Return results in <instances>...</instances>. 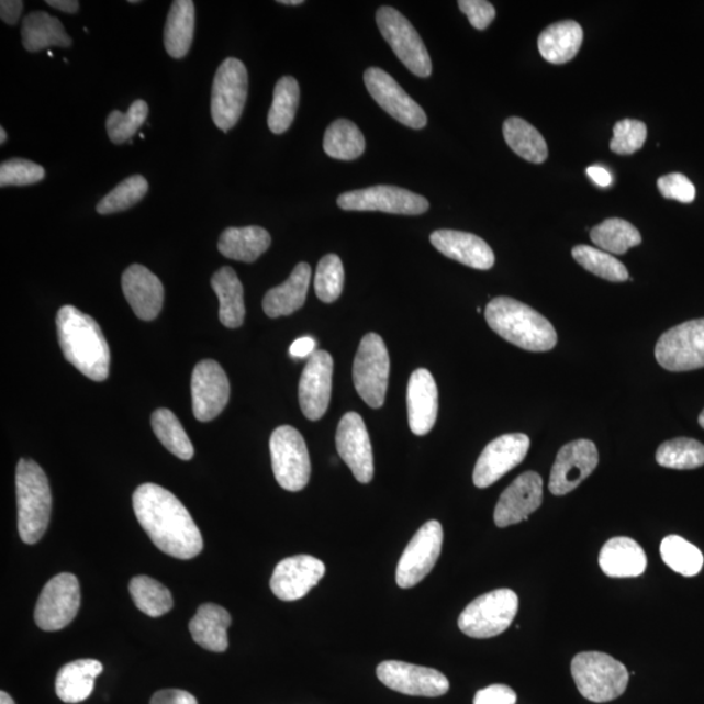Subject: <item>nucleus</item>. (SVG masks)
Segmentation results:
<instances>
[{
  "label": "nucleus",
  "instance_id": "2eb2a0df",
  "mask_svg": "<svg viewBox=\"0 0 704 704\" xmlns=\"http://www.w3.org/2000/svg\"><path fill=\"white\" fill-rule=\"evenodd\" d=\"M365 83L372 99L395 121L414 130H422L427 125V115L421 104L411 99L400 83L383 69L368 68L365 72Z\"/></svg>",
  "mask_w": 704,
  "mask_h": 704
},
{
  "label": "nucleus",
  "instance_id": "79ce46f5",
  "mask_svg": "<svg viewBox=\"0 0 704 704\" xmlns=\"http://www.w3.org/2000/svg\"><path fill=\"white\" fill-rule=\"evenodd\" d=\"M657 461L666 469H699L704 465V445L694 438H673L659 446Z\"/></svg>",
  "mask_w": 704,
  "mask_h": 704
},
{
  "label": "nucleus",
  "instance_id": "4be33fe9",
  "mask_svg": "<svg viewBox=\"0 0 704 704\" xmlns=\"http://www.w3.org/2000/svg\"><path fill=\"white\" fill-rule=\"evenodd\" d=\"M333 358L329 353H313L299 382V403L306 420L316 422L325 415L332 399Z\"/></svg>",
  "mask_w": 704,
  "mask_h": 704
},
{
  "label": "nucleus",
  "instance_id": "49530a36",
  "mask_svg": "<svg viewBox=\"0 0 704 704\" xmlns=\"http://www.w3.org/2000/svg\"><path fill=\"white\" fill-rule=\"evenodd\" d=\"M148 114V103L143 100H137L132 103L125 114L114 110L113 113H110L107 121L110 141L118 145L128 142L130 138L136 135L137 131L142 128Z\"/></svg>",
  "mask_w": 704,
  "mask_h": 704
},
{
  "label": "nucleus",
  "instance_id": "f704fd0d",
  "mask_svg": "<svg viewBox=\"0 0 704 704\" xmlns=\"http://www.w3.org/2000/svg\"><path fill=\"white\" fill-rule=\"evenodd\" d=\"M21 34H23L24 47L31 53H37L51 46L72 45V40L60 21L42 11L32 12L25 16Z\"/></svg>",
  "mask_w": 704,
  "mask_h": 704
},
{
  "label": "nucleus",
  "instance_id": "a211bd4d",
  "mask_svg": "<svg viewBox=\"0 0 704 704\" xmlns=\"http://www.w3.org/2000/svg\"><path fill=\"white\" fill-rule=\"evenodd\" d=\"M529 449V438L524 434H509L494 438L488 444L480 455L476 470H473V484L478 488H488L524 462Z\"/></svg>",
  "mask_w": 704,
  "mask_h": 704
},
{
  "label": "nucleus",
  "instance_id": "9b49d317",
  "mask_svg": "<svg viewBox=\"0 0 704 704\" xmlns=\"http://www.w3.org/2000/svg\"><path fill=\"white\" fill-rule=\"evenodd\" d=\"M655 358L671 372L704 368V319L692 320L661 334Z\"/></svg>",
  "mask_w": 704,
  "mask_h": 704
},
{
  "label": "nucleus",
  "instance_id": "412c9836",
  "mask_svg": "<svg viewBox=\"0 0 704 704\" xmlns=\"http://www.w3.org/2000/svg\"><path fill=\"white\" fill-rule=\"evenodd\" d=\"M325 565L310 555L288 557L277 565L270 580V589L282 602H295L310 594L323 580Z\"/></svg>",
  "mask_w": 704,
  "mask_h": 704
},
{
  "label": "nucleus",
  "instance_id": "f03ea898",
  "mask_svg": "<svg viewBox=\"0 0 704 704\" xmlns=\"http://www.w3.org/2000/svg\"><path fill=\"white\" fill-rule=\"evenodd\" d=\"M57 327L65 358L88 379L107 380L110 348L96 320L74 305H65L58 312Z\"/></svg>",
  "mask_w": 704,
  "mask_h": 704
},
{
  "label": "nucleus",
  "instance_id": "9d476101",
  "mask_svg": "<svg viewBox=\"0 0 704 704\" xmlns=\"http://www.w3.org/2000/svg\"><path fill=\"white\" fill-rule=\"evenodd\" d=\"M248 96V72L236 58L222 62L214 76L212 118L220 130L227 132L239 122Z\"/></svg>",
  "mask_w": 704,
  "mask_h": 704
},
{
  "label": "nucleus",
  "instance_id": "58836bf2",
  "mask_svg": "<svg viewBox=\"0 0 704 704\" xmlns=\"http://www.w3.org/2000/svg\"><path fill=\"white\" fill-rule=\"evenodd\" d=\"M301 99V88L292 76H284L276 83L273 103H271L268 125L276 135L284 134L295 120Z\"/></svg>",
  "mask_w": 704,
  "mask_h": 704
},
{
  "label": "nucleus",
  "instance_id": "69168bd1",
  "mask_svg": "<svg viewBox=\"0 0 704 704\" xmlns=\"http://www.w3.org/2000/svg\"><path fill=\"white\" fill-rule=\"evenodd\" d=\"M130 3L131 4H137V3H141V2H138V0H130Z\"/></svg>",
  "mask_w": 704,
  "mask_h": 704
},
{
  "label": "nucleus",
  "instance_id": "2f4dec72",
  "mask_svg": "<svg viewBox=\"0 0 704 704\" xmlns=\"http://www.w3.org/2000/svg\"><path fill=\"white\" fill-rule=\"evenodd\" d=\"M270 244V234L262 227H228L221 234L219 249L227 259L255 262L267 253Z\"/></svg>",
  "mask_w": 704,
  "mask_h": 704
},
{
  "label": "nucleus",
  "instance_id": "ea45409f",
  "mask_svg": "<svg viewBox=\"0 0 704 704\" xmlns=\"http://www.w3.org/2000/svg\"><path fill=\"white\" fill-rule=\"evenodd\" d=\"M130 592L138 610L149 617H161L172 610L169 589L150 577L137 576L130 582Z\"/></svg>",
  "mask_w": 704,
  "mask_h": 704
},
{
  "label": "nucleus",
  "instance_id": "5fc2aeb1",
  "mask_svg": "<svg viewBox=\"0 0 704 704\" xmlns=\"http://www.w3.org/2000/svg\"><path fill=\"white\" fill-rule=\"evenodd\" d=\"M150 704H199L198 700L186 690L166 689L159 690L152 696Z\"/></svg>",
  "mask_w": 704,
  "mask_h": 704
},
{
  "label": "nucleus",
  "instance_id": "6e6d98bb",
  "mask_svg": "<svg viewBox=\"0 0 704 704\" xmlns=\"http://www.w3.org/2000/svg\"><path fill=\"white\" fill-rule=\"evenodd\" d=\"M23 9L24 3L21 0H2L0 2V18L9 25H16Z\"/></svg>",
  "mask_w": 704,
  "mask_h": 704
},
{
  "label": "nucleus",
  "instance_id": "37998d69",
  "mask_svg": "<svg viewBox=\"0 0 704 704\" xmlns=\"http://www.w3.org/2000/svg\"><path fill=\"white\" fill-rule=\"evenodd\" d=\"M660 555L669 568L684 577H694L703 568L701 550L679 535H669L661 541Z\"/></svg>",
  "mask_w": 704,
  "mask_h": 704
},
{
  "label": "nucleus",
  "instance_id": "c03bdc74",
  "mask_svg": "<svg viewBox=\"0 0 704 704\" xmlns=\"http://www.w3.org/2000/svg\"><path fill=\"white\" fill-rule=\"evenodd\" d=\"M574 260L590 273L611 282H624L629 280V273L622 261L604 250L590 247L577 246L571 250Z\"/></svg>",
  "mask_w": 704,
  "mask_h": 704
},
{
  "label": "nucleus",
  "instance_id": "0e129e2a",
  "mask_svg": "<svg viewBox=\"0 0 704 704\" xmlns=\"http://www.w3.org/2000/svg\"><path fill=\"white\" fill-rule=\"evenodd\" d=\"M699 422H700L701 427L704 429V410L702 411V413L700 415Z\"/></svg>",
  "mask_w": 704,
  "mask_h": 704
},
{
  "label": "nucleus",
  "instance_id": "393cba45",
  "mask_svg": "<svg viewBox=\"0 0 704 704\" xmlns=\"http://www.w3.org/2000/svg\"><path fill=\"white\" fill-rule=\"evenodd\" d=\"M410 429L424 436L434 428L438 413V390L428 369L420 368L411 375L407 387Z\"/></svg>",
  "mask_w": 704,
  "mask_h": 704
},
{
  "label": "nucleus",
  "instance_id": "5701e85b",
  "mask_svg": "<svg viewBox=\"0 0 704 704\" xmlns=\"http://www.w3.org/2000/svg\"><path fill=\"white\" fill-rule=\"evenodd\" d=\"M543 503V479L538 472L527 471L506 488L494 509V524L504 528L526 521Z\"/></svg>",
  "mask_w": 704,
  "mask_h": 704
},
{
  "label": "nucleus",
  "instance_id": "de8ad7c7",
  "mask_svg": "<svg viewBox=\"0 0 704 704\" xmlns=\"http://www.w3.org/2000/svg\"><path fill=\"white\" fill-rule=\"evenodd\" d=\"M345 283L344 264L337 255H326L320 260L315 276V291L320 301L336 302L343 294Z\"/></svg>",
  "mask_w": 704,
  "mask_h": 704
},
{
  "label": "nucleus",
  "instance_id": "7c9ffc66",
  "mask_svg": "<svg viewBox=\"0 0 704 704\" xmlns=\"http://www.w3.org/2000/svg\"><path fill=\"white\" fill-rule=\"evenodd\" d=\"M583 30L577 21H560L541 32L538 41L541 57L554 65H563L576 57L582 46Z\"/></svg>",
  "mask_w": 704,
  "mask_h": 704
},
{
  "label": "nucleus",
  "instance_id": "423d86ee",
  "mask_svg": "<svg viewBox=\"0 0 704 704\" xmlns=\"http://www.w3.org/2000/svg\"><path fill=\"white\" fill-rule=\"evenodd\" d=\"M518 605V596L512 590L488 592L466 606L458 618L459 629L477 639L500 636L514 622Z\"/></svg>",
  "mask_w": 704,
  "mask_h": 704
},
{
  "label": "nucleus",
  "instance_id": "4468645a",
  "mask_svg": "<svg viewBox=\"0 0 704 704\" xmlns=\"http://www.w3.org/2000/svg\"><path fill=\"white\" fill-rule=\"evenodd\" d=\"M444 532L440 522L429 521L423 525L403 550L395 581L401 589L414 588L435 568L442 555Z\"/></svg>",
  "mask_w": 704,
  "mask_h": 704
},
{
  "label": "nucleus",
  "instance_id": "7ed1b4c3",
  "mask_svg": "<svg viewBox=\"0 0 704 704\" xmlns=\"http://www.w3.org/2000/svg\"><path fill=\"white\" fill-rule=\"evenodd\" d=\"M485 320L500 337L524 350L546 353L557 345L554 325L538 311L513 298L492 299L485 309Z\"/></svg>",
  "mask_w": 704,
  "mask_h": 704
},
{
  "label": "nucleus",
  "instance_id": "603ef678",
  "mask_svg": "<svg viewBox=\"0 0 704 704\" xmlns=\"http://www.w3.org/2000/svg\"><path fill=\"white\" fill-rule=\"evenodd\" d=\"M458 5L478 31L487 30L496 18V10L485 0H459Z\"/></svg>",
  "mask_w": 704,
  "mask_h": 704
},
{
  "label": "nucleus",
  "instance_id": "cd10ccee",
  "mask_svg": "<svg viewBox=\"0 0 704 704\" xmlns=\"http://www.w3.org/2000/svg\"><path fill=\"white\" fill-rule=\"evenodd\" d=\"M604 573L612 578H633L645 573L647 557L642 547L630 538H613L599 556Z\"/></svg>",
  "mask_w": 704,
  "mask_h": 704
},
{
  "label": "nucleus",
  "instance_id": "bf43d9fd",
  "mask_svg": "<svg viewBox=\"0 0 704 704\" xmlns=\"http://www.w3.org/2000/svg\"><path fill=\"white\" fill-rule=\"evenodd\" d=\"M48 5L66 13H76L80 10V3L76 0H47Z\"/></svg>",
  "mask_w": 704,
  "mask_h": 704
},
{
  "label": "nucleus",
  "instance_id": "680f3d73",
  "mask_svg": "<svg viewBox=\"0 0 704 704\" xmlns=\"http://www.w3.org/2000/svg\"><path fill=\"white\" fill-rule=\"evenodd\" d=\"M278 3L286 4V5H301L304 2L303 0H280V2Z\"/></svg>",
  "mask_w": 704,
  "mask_h": 704
},
{
  "label": "nucleus",
  "instance_id": "4c0bfd02",
  "mask_svg": "<svg viewBox=\"0 0 704 704\" xmlns=\"http://www.w3.org/2000/svg\"><path fill=\"white\" fill-rule=\"evenodd\" d=\"M591 241L611 255H624L642 243V235L630 222L622 219H610L591 230Z\"/></svg>",
  "mask_w": 704,
  "mask_h": 704
},
{
  "label": "nucleus",
  "instance_id": "f8f14e48",
  "mask_svg": "<svg viewBox=\"0 0 704 704\" xmlns=\"http://www.w3.org/2000/svg\"><path fill=\"white\" fill-rule=\"evenodd\" d=\"M80 584L71 573H62L42 590L34 619L40 629L57 632L74 622L80 608Z\"/></svg>",
  "mask_w": 704,
  "mask_h": 704
},
{
  "label": "nucleus",
  "instance_id": "72a5a7b5",
  "mask_svg": "<svg viewBox=\"0 0 704 704\" xmlns=\"http://www.w3.org/2000/svg\"><path fill=\"white\" fill-rule=\"evenodd\" d=\"M194 34V3L176 0L167 15L164 41L171 58H185L190 52Z\"/></svg>",
  "mask_w": 704,
  "mask_h": 704
},
{
  "label": "nucleus",
  "instance_id": "c85d7f7f",
  "mask_svg": "<svg viewBox=\"0 0 704 704\" xmlns=\"http://www.w3.org/2000/svg\"><path fill=\"white\" fill-rule=\"evenodd\" d=\"M232 625L230 613L217 604L199 606L191 619V636L200 647L212 652H225L228 647L227 629Z\"/></svg>",
  "mask_w": 704,
  "mask_h": 704
},
{
  "label": "nucleus",
  "instance_id": "052dcab7",
  "mask_svg": "<svg viewBox=\"0 0 704 704\" xmlns=\"http://www.w3.org/2000/svg\"><path fill=\"white\" fill-rule=\"evenodd\" d=\"M0 704H15V702H13L9 693L2 692L0 693Z\"/></svg>",
  "mask_w": 704,
  "mask_h": 704
},
{
  "label": "nucleus",
  "instance_id": "13d9d810",
  "mask_svg": "<svg viewBox=\"0 0 704 704\" xmlns=\"http://www.w3.org/2000/svg\"><path fill=\"white\" fill-rule=\"evenodd\" d=\"M588 176L599 187H608L612 185L611 172L602 166H591L588 169Z\"/></svg>",
  "mask_w": 704,
  "mask_h": 704
},
{
  "label": "nucleus",
  "instance_id": "864d4df0",
  "mask_svg": "<svg viewBox=\"0 0 704 704\" xmlns=\"http://www.w3.org/2000/svg\"><path fill=\"white\" fill-rule=\"evenodd\" d=\"M517 694L506 685H491L479 690L473 699V704H515Z\"/></svg>",
  "mask_w": 704,
  "mask_h": 704
},
{
  "label": "nucleus",
  "instance_id": "8fccbe9b",
  "mask_svg": "<svg viewBox=\"0 0 704 704\" xmlns=\"http://www.w3.org/2000/svg\"><path fill=\"white\" fill-rule=\"evenodd\" d=\"M44 167L23 158H13L0 165V186H31L44 179Z\"/></svg>",
  "mask_w": 704,
  "mask_h": 704
},
{
  "label": "nucleus",
  "instance_id": "bb28decb",
  "mask_svg": "<svg viewBox=\"0 0 704 704\" xmlns=\"http://www.w3.org/2000/svg\"><path fill=\"white\" fill-rule=\"evenodd\" d=\"M311 267L306 262L298 264L288 281L267 292L262 309L270 319L289 316L301 310L309 294Z\"/></svg>",
  "mask_w": 704,
  "mask_h": 704
},
{
  "label": "nucleus",
  "instance_id": "f3484780",
  "mask_svg": "<svg viewBox=\"0 0 704 704\" xmlns=\"http://www.w3.org/2000/svg\"><path fill=\"white\" fill-rule=\"evenodd\" d=\"M597 463L599 452L594 443L576 440L562 446L550 471V493L563 496L574 491L595 471Z\"/></svg>",
  "mask_w": 704,
  "mask_h": 704
},
{
  "label": "nucleus",
  "instance_id": "a18cd8bd",
  "mask_svg": "<svg viewBox=\"0 0 704 704\" xmlns=\"http://www.w3.org/2000/svg\"><path fill=\"white\" fill-rule=\"evenodd\" d=\"M148 181L142 176L130 177L118 185L97 205V212L102 215L127 211L148 193Z\"/></svg>",
  "mask_w": 704,
  "mask_h": 704
},
{
  "label": "nucleus",
  "instance_id": "6e6552de",
  "mask_svg": "<svg viewBox=\"0 0 704 704\" xmlns=\"http://www.w3.org/2000/svg\"><path fill=\"white\" fill-rule=\"evenodd\" d=\"M271 467L283 490H304L311 478V459L301 432L290 425L278 427L270 437Z\"/></svg>",
  "mask_w": 704,
  "mask_h": 704
},
{
  "label": "nucleus",
  "instance_id": "0eeeda50",
  "mask_svg": "<svg viewBox=\"0 0 704 704\" xmlns=\"http://www.w3.org/2000/svg\"><path fill=\"white\" fill-rule=\"evenodd\" d=\"M390 359L385 343L376 333L360 340L354 360L353 380L360 399L372 409L385 402L389 385Z\"/></svg>",
  "mask_w": 704,
  "mask_h": 704
},
{
  "label": "nucleus",
  "instance_id": "dca6fc26",
  "mask_svg": "<svg viewBox=\"0 0 704 704\" xmlns=\"http://www.w3.org/2000/svg\"><path fill=\"white\" fill-rule=\"evenodd\" d=\"M383 685L406 695L442 696L449 692V680L434 668L404 663V661L388 660L376 669Z\"/></svg>",
  "mask_w": 704,
  "mask_h": 704
},
{
  "label": "nucleus",
  "instance_id": "3c124183",
  "mask_svg": "<svg viewBox=\"0 0 704 704\" xmlns=\"http://www.w3.org/2000/svg\"><path fill=\"white\" fill-rule=\"evenodd\" d=\"M658 188L666 199L678 200L690 204L695 199V187L680 172L668 174L658 180Z\"/></svg>",
  "mask_w": 704,
  "mask_h": 704
},
{
  "label": "nucleus",
  "instance_id": "c756f323",
  "mask_svg": "<svg viewBox=\"0 0 704 704\" xmlns=\"http://www.w3.org/2000/svg\"><path fill=\"white\" fill-rule=\"evenodd\" d=\"M103 671L99 660L81 659L60 668L55 681V692L65 703H80L93 693L96 679Z\"/></svg>",
  "mask_w": 704,
  "mask_h": 704
},
{
  "label": "nucleus",
  "instance_id": "c9c22d12",
  "mask_svg": "<svg viewBox=\"0 0 704 704\" xmlns=\"http://www.w3.org/2000/svg\"><path fill=\"white\" fill-rule=\"evenodd\" d=\"M504 137L515 155L532 164H543L548 158V146L540 132L521 118L505 121Z\"/></svg>",
  "mask_w": 704,
  "mask_h": 704
},
{
  "label": "nucleus",
  "instance_id": "4d7b16f0",
  "mask_svg": "<svg viewBox=\"0 0 704 704\" xmlns=\"http://www.w3.org/2000/svg\"><path fill=\"white\" fill-rule=\"evenodd\" d=\"M313 353H316V340L312 337L298 338L290 346V357L294 359L310 358Z\"/></svg>",
  "mask_w": 704,
  "mask_h": 704
},
{
  "label": "nucleus",
  "instance_id": "20e7f679",
  "mask_svg": "<svg viewBox=\"0 0 704 704\" xmlns=\"http://www.w3.org/2000/svg\"><path fill=\"white\" fill-rule=\"evenodd\" d=\"M16 493L20 538L25 544H36L51 522L52 491L46 473L32 459H20Z\"/></svg>",
  "mask_w": 704,
  "mask_h": 704
},
{
  "label": "nucleus",
  "instance_id": "39448f33",
  "mask_svg": "<svg viewBox=\"0 0 704 704\" xmlns=\"http://www.w3.org/2000/svg\"><path fill=\"white\" fill-rule=\"evenodd\" d=\"M571 674L585 700L605 703L617 700L629 684V672L603 652H582L571 661Z\"/></svg>",
  "mask_w": 704,
  "mask_h": 704
},
{
  "label": "nucleus",
  "instance_id": "1a4fd4ad",
  "mask_svg": "<svg viewBox=\"0 0 704 704\" xmlns=\"http://www.w3.org/2000/svg\"><path fill=\"white\" fill-rule=\"evenodd\" d=\"M376 21L396 58L417 78H428L432 74L431 57L413 24L393 7H381L376 13Z\"/></svg>",
  "mask_w": 704,
  "mask_h": 704
},
{
  "label": "nucleus",
  "instance_id": "09e8293b",
  "mask_svg": "<svg viewBox=\"0 0 704 704\" xmlns=\"http://www.w3.org/2000/svg\"><path fill=\"white\" fill-rule=\"evenodd\" d=\"M647 138V127L644 122L624 120L616 123L613 128L611 150L616 155L627 156L642 149Z\"/></svg>",
  "mask_w": 704,
  "mask_h": 704
},
{
  "label": "nucleus",
  "instance_id": "e2e57ef3",
  "mask_svg": "<svg viewBox=\"0 0 704 704\" xmlns=\"http://www.w3.org/2000/svg\"><path fill=\"white\" fill-rule=\"evenodd\" d=\"M5 141H7L5 130L3 127H0V144H4Z\"/></svg>",
  "mask_w": 704,
  "mask_h": 704
},
{
  "label": "nucleus",
  "instance_id": "6ab92c4d",
  "mask_svg": "<svg viewBox=\"0 0 704 704\" xmlns=\"http://www.w3.org/2000/svg\"><path fill=\"white\" fill-rule=\"evenodd\" d=\"M192 410L200 422H211L227 406L230 383L226 372L214 360H202L192 373Z\"/></svg>",
  "mask_w": 704,
  "mask_h": 704
},
{
  "label": "nucleus",
  "instance_id": "a19ab883",
  "mask_svg": "<svg viewBox=\"0 0 704 704\" xmlns=\"http://www.w3.org/2000/svg\"><path fill=\"white\" fill-rule=\"evenodd\" d=\"M152 427L158 440L174 456L183 459V461H190L193 458L194 449L190 437L187 436L178 417L170 410H156L152 415Z\"/></svg>",
  "mask_w": 704,
  "mask_h": 704
},
{
  "label": "nucleus",
  "instance_id": "ddd939ff",
  "mask_svg": "<svg viewBox=\"0 0 704 704\" xmlns=\"http://www.w3.org/2000/svg\"><path fill=\"white\" fill-rule=\"evenodd\" d=\"M337 204L344 211L383 212L420 215L428 211L429 202L421 194L394 186H375L340 194Z\"/></svg>",
  "mask_w": 704,
  "mask_h": 704
},
{
  "label": "nucleus",
  "instance_id": "473e14b6",
  "mask_svg": "<svg viewBox=\"0 0 704 704\" xmlns=\"http://www.w3.org/2000/svg\"><path fill=\"white\" fill-rule=\"evenodd\" d=\"M212 288L220 299V320L228 329L242 326L246 317L243 284L235 270L223 267L212 277Z\"/></svg>",
  "mask_w": 704,
  "mask_h": 704
},
{
  "label": "nucleus",
  "instance_id": "a878e982",
  "mask_svg": "<svg viewBox=\"0 0 704 704\" xmlns=\"http://www.w3.org/2000/svg\"><path fill=\"white\" fill-rule=\"evenodd\" d=\"M431 243L444 256L466 267L490 270L494 265L492 248L477 235L457 230H437L432 233Z\"/></svg>",
  "mask_w": 704,
  "mask_h": 704
},
{
  "label": "nucleus",
  "instance_id": "aec40b11",
  "mask_svg": "<svg viewBox=\"0 0 704 704\" xmlns=\"http://www.w3.org/2000/svg\"><path fill=\"white\" fill-rule=\"evenodd\" d=\"M338 455L361 484L372 482L373 451L365 421L357 413H347L337 428Z\"/></svg>",
  "mask_w": 704,
  "mask_h": 704
},
{
  "label": "nucleus",
  "instance_id": "f257e3e1",
  "mask_svg": "<svg viewBox=\"0 0 704 704\" xmlns=\"http://www.w3.org/2000/svg\"><path fill=\"white\" fill-rule=\"evenodd\" d=\"M138 524L164 554L191 560L201 554L204 541L190 512L170 491L146 483L134 493Z\"/></svg>",
  "mask_w": 704,
  "mask_h": 704
},
{
  "label": "nucleus",
  "instance_id": "b1692460",
  "mask_svg": "<svg viewBox=\"0 0 704 704\" xmlns=\"http://www.w3.org/2000/svg\"><path fill=\"white\" fill-rule=\"evenodd\" d=\"M122 288L138 319L152 322L159 315L164 305V284L148 268L131 265L123 273Z\"/></svg>",
  "mask_w": 704,
  "mask_h": 704
},
{
  "label": "nucleus",
  "instance_id": "e433bc0d",
  "mask_svg": "<svg viewBox=\"0 0 704 704\" xmlns=\"http://www.w3.org/2000/svg\"><path fill=\"white\" fill-rule=\"evenodd\" d=\"M324 150L327 156L340 161H354L366 150V141L358 125L347 120H338L327 127L324 136Z\"/></svg>",
  "mask_w": 704,
  "mask_h": 704
}]
</instances>
